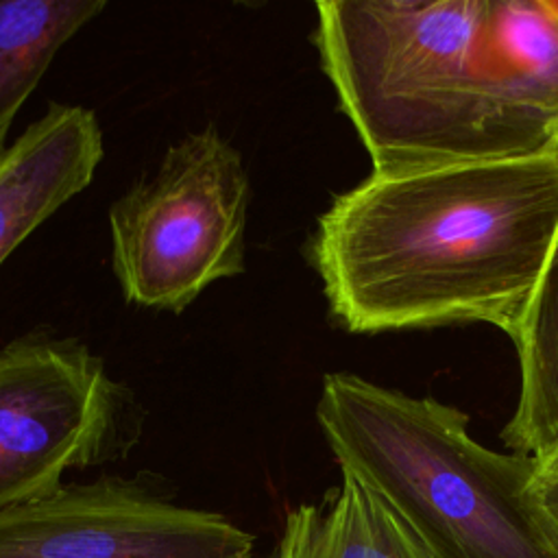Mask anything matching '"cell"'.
I'll list each match as a JSON object with an SVG mask.
<instances>
[{"label":"cell","instance_id":"obj_11","mask_svg":"<svg viewBox=\"0 0 558 558\" xmlns=\"http://www.w3.org/2000/svg\"><path fill=\"white\" fill-rule=\"evenodd\" d=\"M536 493L558 543V480H543L536 475Z\"/></svg>","mask_w":558,"mask_h":558},{"label":"cell","instance_id":"obj_12","mask_svg":"<svg viewBox=\"0 0 558 558\" xmlns=\"http://www.w3.org/2000/svg\"><path fill=\"white\" fill-rule=\"evenodd\" d=\"M536 475L543 480H558V442L545 451L541 458H534Z\"/></svg>","mask_w":558,"mask_h":558},{"label":"cell","instance_id":"obj_7","mask_svg":"<svg viewBox=\"0 0 558 558\" xmlns=\"http://www.w3.org/2000/svg\"><path fill=\"white\" fill-rule=\"evenodd\" d=\"M100 159V124L81 105H50L9 142L0 155V266L92 183Z\"/></svg>","mask_w":558,"mask_h":558},{"label":"cell","instance_id":"obj_5","mask_svg":"<svg viewBox=\"0 0 558 558\" xmlns=\"http://www.w3.org/2000/svg\"><path fill=\"white\" fill-rule=\"evenodd\" d=\"M118 395L85 347L17 340L0 349V510L52 495L113 442Z\"/></svg>","mask_w":558,"mask_h":558},{"label":"cell","instance_id":"obj_13","mask_svg":"<svg viewBox=\"0 0 558 558\" xmlns=\"http://www.w3.org/2000/svg\"><path fill=\"white\" fill-rule=\"evenodd\" d=\"M549 7H551V11L558 15V0H549Z\"/></svg>","mask_w":558,"mask_h":558},{"label":"cell","instance_id":"obj_3","mask_svg":"<svg viewBox=\"0 0 558 558\" xmlns=\"http://www.w3.org/2000/svg\"><path fill=\"white\" fill-rule=\"evenodd\" d=\"M316 421L340 469L384 497L434 558H558L534 458L480 445L462 410L329 373Z\"/></svg>","mask_w":558,"mask_h":558},{"label":"cell","instance_id":"obj_9","mask_svg":"<svg viewBox=\"0 0 558 558\" xmlns=\"http://www.w3.org/2000/svg\"><path fill=\"white\" fill-rule=\"evenodd\" d=\"M512 342L519 397L501 436L514 453L541 458L558 442V227Z\"/></svg>","mask_w":558,"mask_h":558},{"label":"cell","instance_id":"obj_4","mask_svg":"<svg viewBox=\"0 0 558 558\" xmlns=\"http://www.w3.org/2000/svg\"><path fill=\"white\" fill-rule=\"evenodd\" d=\"M248 174L214 126L174 142L109 209L111 266L129 303L181 312L244 272Z\"/></svg>","mask_w":558,"mask_h":558},{"label":"cell","instance_id":"obj_2","mask_svg":"<svg viewBox=\"0 0 558 558\" xmlns=\"http://www.w3.org/2000/svg\"><path fill=\"white\" fill-rule=\"evenodd\" d=\"M558 227V148L371 172L310 240L331 314L353 333L495 325L514 338Z\"/></svg>","mask_w":558,"mask_h":558},{"label":"cell","instance_id":"obj_10","mask_svg":"<svg viewBox=\"0 0 558 558\" xmlns=\"http://www.w3.org/2000/svg\"><path fill=\"white\" fill-rule=\"evenodd\" d=\"M105 7L102 0H0V155L57 52Z\"/></svg>","mask_w":558,"mask_h":558},{"label":"cell","instance_id":"obj_8","mask_svg":"<svg viewBox=\"0 0 558 558\" xmlns=\"http://www.w3.org/2000/svg\"><path fill=\"white\" fill-rule=\"evenodd\" d=\"M342 471V469H340ZM272 558H434L412 527L351 471L327 506L288 510Z\"/></svg>","mask_w":558,"mask_h":558},{"label":"cell","instance_id":"obj_6","mask_svg":"<svg viewBox=\"0 0 558 558\" xmlns=\"http://www.w3.org/2000/svg\"><path fill=\"white\" fill-rule=\"evenodd\" d=\"M227 517L102 477L0 510V558H251Z\"/></svg>","mask_w":558,"mask_h":558},{"label":"cell","instance_id":"obj_1","mask_svg":"<svg viewBox=\"0 0 558 558\" xmlns=\"http://www.w3.org/2000/svg\"><path fill=\"white\" fill-rule=\"evenodd\" d=\"M314 44L373 172L558 148L549 0H325Z\"/></svg>","mask_w":558,"mask_h":558}]
</instances>
